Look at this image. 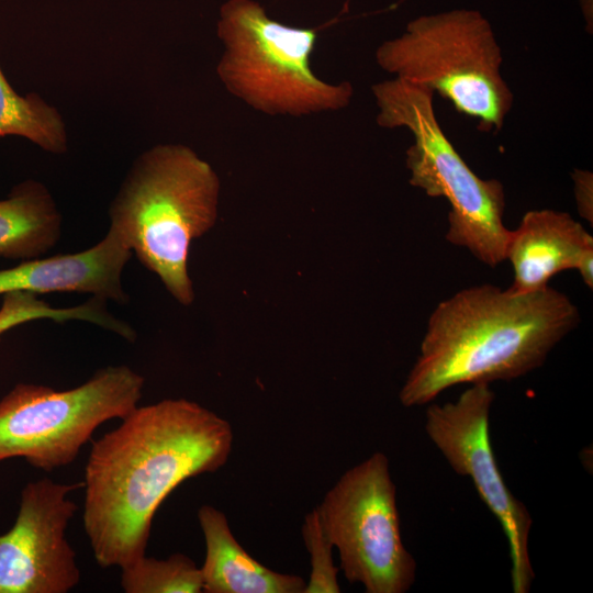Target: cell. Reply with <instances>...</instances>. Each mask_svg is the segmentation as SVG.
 <instances>
[{
  "instance_id": "cell-1",
  "label": "cell",
  "mask_w": 593,
  "mask_h": 593,
  "mask_svg": "<svg viewBox=\"0 0 593 593\" xmlns=\"http://www.w3.org/2000/svg\"><path fill=\"white\" fill-rule=\"evenodd\" d=\"M92 445L82 524L97 563L124 568L146 553L159 505L184 480L227 462L230 422L201 404L166 399L136 406Z\"/></svg>"
},
{
  "instance_id": "cell-2",
  "label": "cell",
  "mask_w": 593,
  "mask_h": 593,
  "mask_svg": "<svg viewBox=\"0 0 593 593\" xmlns=\"http://www.w3.org/2000/svg\"><path fill=\"white\" fill-rule=\"evenodd\" d=\"M579 323L575 304L549 286L523 293L489 283L465 288L432 312L400 401L419 406L454 385L523 377Z\"/></svg>"
},
{
  "instance_id": "cell-3",
  "label": "cell",
  "mask_w": 593,
  "mask_h": 593,
  "mask_svg": "<svg viewBox=\"0 0 593 593\" xmlns=\"http://www.w3.org/2000/svg\"><path fill=\"white\" fill-rule=\"evenodd\" d=\"M220 179L182 144L141 154L110 204V230L182 305L194 299L188 273L191 242L215 224Z\"/></svg>"
},
{
  "instance_id": "cell-4",
  "label": "cell",
  "mask_w": 593,
  "mask_h": 593,
  "mask_svg": "<svg viewBox=\"0 0 593 593\" xmlns=\"http://www.w3.org/2000/svg\"><path fill=\"white\" fill-rule=\"evenodd\" d=\"M371 89L378 125L403 127L413 136L405 160L410 184L450 205L446 239L490 267L503 262L511 232L503 221L504 187L477 176L456 150L436 118L434 92L395 77Z\"/></svg>"
},
{
  "instance_id": "cell-5",
  "label": "cell",
  "mask_w": 593,
  "mask_h": 593,
  "mask_svg": "<svg viewBox=\"0 0 593 593\" xmlns=\"http://www.w3.org/2000/svg\"><path fill=\"white\" fill-rule=\"evenodd\" d=\"M376 61L389 74L427 87L482 132L502 130L513 93L501 71L503 57L490 22L477 10L421 15L384 41Z\"/></svg>"
},
{
  "instance_id": "cell-6",
  "label": "cell",
  "mask_w": 593,
  "mask_h": 593,
  "mask_svg": "<svg viewBox=\"0 0 593 593\" xmlns=\"http://www.w3.org/2000/svg\"><path fill=\"white\" fill-rule=\"evenodd\" d=\"M217 36L224 52L216 72L230 93L269 115L338 111L353 98L350 82L328 83L311 69L316 30L271 20L253 0H228Z\"/></svg>"
},
{
  "instance_id": "cell-7",
  "label": "cell",
  "mask_w": 593,
  "mask_h": 593,
  "mask_svg": "<svg viewBox=\"0 0 593 593\" xmlns=\"http://www.w3.org/2000/svg\"><path fill=\"white\" fill-rule=\"evenodd\" d=\"M144 383L124 365L99 369L65 391L18 383L0 400V462L24 458L46 472L70 465L101 424L138 405Z\"/></svg>"
},
{
  "instance_id": "cell-8",
  "label": "cell",
  "mask_w": 593,
  "mask_h": 593,
  "mask_svg": "<svg viewBox=\"0 0 593 593\" xmlns=\"http://www.w3.org/2000/svg\"><path fill=\"white\" fill-rule=\"evenodd\" d=\"M349 583L367 593H405L416 562L400 528L389 459L374 452L344 472L315 507Z\"/></svg>"
},
{
  "instance_id": "cell-9",
  "label": "cell",
  "mask_w": 593,
  "mask_h": 593,
  "mask_svg": "<svg viewBox=\"0 0 593 593\" xmlns=\"http://www.w3.org/2000/svg\"><path fill=\"white\" fill-rule=\"evenodd\" d=\"M494 398L490 384H471L454 402L430 404L425 430L454 471L471 479L499 521L508 544L512 590L528 593L535 579L529 553L533 518L506 485L493 452L489 424Z\"/></svg>"
},
{
  "instance_id": "cell-10",
  "label": "cell",
  "mask_w": 593,
  "mask_h": 593,
  "mask_svg": "<svg viewBox=\"0 0 593 593\" xmlns=\"http://www.w3.org/2000/svg\"><path fill=\"white\" fill-rule=\"evenodd\" d=\"M82 486L49 478L24 485L15 522L0 535V593H67L79 583L66 529L78 510L68 495Z\"/></svg>"
},
{
  "instance_id": "cell-11",
  "label": "cell",
  "mask_w": 593,
  "mask_h": 593,
  "mask_svg": "<svg viewBox=\"0 0 593 593\" xmlns=\"http://www.w3.org/2000/svg\"><path fill=\"white\" fill-rule=\"evenodd\" d=\"M133 253L109 228L92 247L74 254L23 260L0 270V296L14 291L36 294L80 292L118 303H126L122 273Z\"/></svg>"
},
{
  "instance_id": "cell-12",
  "label": "cell",
  "mask_w": 593,
  "mask_h": 593,
  "mask_svg": "<svg viewBox=\"0 0 593 593\" xmlns=\"http://www.w3.org/2000/svg\"><path fill=\"white\" fill-rule=\"evenodd\" d=\"M593 253V237L569 213L551 209L526 212L516 230H511L505 249L513 268V292L546 288L557 273L578 269Z\"/></svg>"
},
{
  "instance_id": "cell-13",
  "label": "cell",
  "mask_w": 593,
  "mask_h": 593,
  "mask_svg": "<svg viewBox=\"0 0 593 593\" xmlns=\"http://www.w3.org/2000/svg\"><path fill=\"white\" fill-rule=\"evenodd\" d=\"M205 557L202 591L205 593H304L306 581L277 572L253 558L233 535L226 515L212 505L198 510Z\"/></svg>"
},
{
  "instance_id": "cell-14",
  "label": "cell",
  "mask_w": 593,
  "mask_h": 593,
  "mask_svg": "<svg viewBox=\"0 0 593 593\" xmlns=\"http://www.w3.org/2000/svg\"><path fill=\"white\" fill-rule=\"evenodd\" d=\"M60 231V213L43 183L21 182L0 200V257L41 258L57 244Z\"/></svg>"
},
{
  "instance_id": "cell-15",
  "label": "cell",
  "mask_w": 593,
  "mask_h": 593,
  "mask_svg": "<svg viewBox=\"0 0 593 593\" xmlns=\"http://www.w3.org/2000/svg\"><path fill=\"white\" fill-rule=\"evenodd\" d=\"M25 137L52 154L67 150V132L56 108L37 93L19 94L0 68V137Z\"/></svg>"
},
{
  "instance_id": "cell-16",
  "label": "cell",
  "mask_w": 593,
  "mask_h": 593,
  "mask_svg": "<svg viewBox=\"0 0 593 593\" xmlns=\"http://www.w3.org/2000/svg\"><path fill=\"white\" fill-rule=\"evenodd\" d=\"M121 570V586L126 593L203 592L200 568L181 552L172 553L167 559L145 555Z\"/></svg>"
},
{
  "instance_id": "cell-17",
  "label": "cell",
  "mask_w": 593,
  "mask_h": 593,
  "mask_svg": "<svg viewBox=\"0 0 593 593\" xmlns=\"http://www.w3.org/2000/svg\"><path fill=\"white\" fill-rule=\"evenodd\" d=\"M1 296L0 338L15 326L41 318L60 323L70 320L87 321L105 329L111 328L115 322L114 316L105 309V301L101 298L93 296L76 306L53 307L32 292L14 291Z\"/></svg>"
},
{
  "instance_id": "cell-18",
  "label": "cell",
  "mask_w": 593,
  "mask_h": 593,
  "mask_svg": "<svg viewBox=\"0 0 593 593\" xmlns=\"http://www.w3.org/2000/svg\"><path fill=\"white\" fill-rule=\"evenodd\" d=\"M302 538L311 560L304 593L340 592L337 578L339 569L334 564L332 553L334 547L322 528L315 507L304 517Z\"/></svg>"
},
{
  "instance_id": "cell-19",
  "label": "cell",
  "mask_w": 593,
  "mask_h": 593,
  "mask_svg": "<svg viewBox=\"0 0 593 593\" xmlns=\"http://www.w3.org/2000/svg\"><path fill=\"white\" fill-rule=\"evenodd\" d=\"M574 181V195L578 206V212L581 217L585 219L592 225L593 222V179L592 172L586 170H574L572 174Z\"/></svg>"
}]
</instances>
